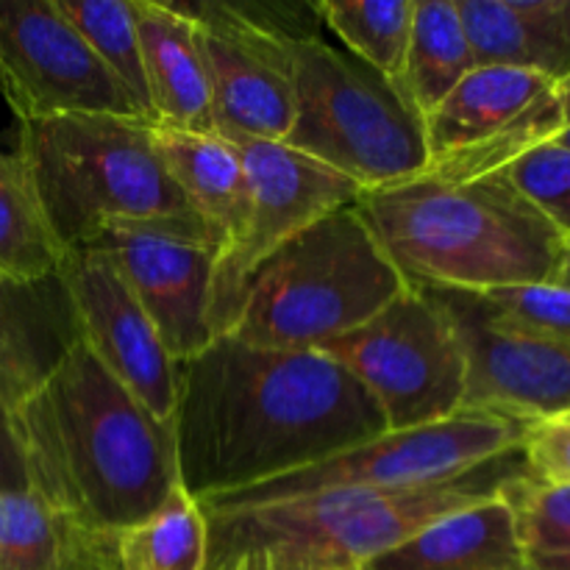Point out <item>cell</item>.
<instances>
[{
    "instance_id": "6da1fadb",
    "label": "cell",
    "mask_w": 570,
    "mask_h": 570,
    "mask_svg": "<svg viewBox=\"0 0 570 570\" xmlns=\"http://www.w3.org/2000/svg\"><path fill=\"white\" fill-rule=\"evenodd\" d=\"M178 479L198 501L259 488L387 432L382 410L321 351L212 340L178 362Z\"/></svg>"
},
{
    "instance_id": "7a4b0ae2",
    "label": "cell",
    "mask_w": 570,
    "mask_h": 570,
    "mask_svg": "<svg viewBox=\"0 0 570 570\" xmlns=\"http://www.w3.org/2000/svg\"><path fill=\"white\" fill-rule=\"evenodd\" d=\"M11 415L33 493L95 538L115 543L181 484L173 423L150 415L81 340Z\"/></svg>"
},
{
    "instance_id": "3957f363",
    "label": "cell",
    "mask_w": 570,
    "mask_h": 570,
    "mask_svg": "<svg viewBox=\"0 0 570 570\" xmlns=\"http://www.w3.org/2000/svg\"><path fill=\"white\" fill-rule=\"evenodd\" d=\"M373 237L410 284L495 293L554 282L566 243L504 173L412 181L356 200Z\"/></svg>"
},
{
    "instance_id": "277c9868",
    "label": "cell",
    "mask_w": 570,
    "mask_h": 570,
    "mask_svg": "<svg viewBox=\"0 0 570 570\" xmlns=\"http://www.w3.org/2000/svg\"><path fill=\"white\" fill-rule=\"evenodd\" d=\"M499 465V462H493ZM493 465L415 490H332L245 510L206 512V570H360L429 523L490 499Z\"/></svg>"
},
{
    "instance_id": "5b68a950",
    "label": "cell",
    "mask_w": 570,
    "mask_h": 570,
    "mask_svg": "<svg viewBox=\"0 0 570 570\" xmlns=\"http://www.w3.org/2000/svg\"><path fill=\"white\" fill-rule=\"evenodd\" d=\"M154 128L111 115L20 122L17 159L65 254L117 226L204 228L165 170Z\"/></svg>"
},
{
    "instance_id": "8992f818",
    "label": "cell",
    "mask_w": 570,
    "mask_h": 570,
    "mask_svg": "<svg viewBox=\"0 0 570 570\" xmlns=\"http://www.w3.org/2000/svg\"><path fill=\"white\" fill-rule=\"evenodd\" d=\"M406 287L362 212L348 204L256 267L228 337L256 348L317 351L371 321Z\"/></svg>"
},
{
    "instance_id": "52a82bcc",
    "label": "cell",
    "mask_w": 570,
    "mask_h": 570,
    "mask_svg": "<svg viewBox=\"0 0 570 570\" xmlns=\"http://www.w3.org/2000/svg\"><path fill=\"white\" fill-rule=\"evenodd\" d=\"M295 120L284 145L351 178L362 193L423 176L426 126L395 81L321 37H284Z\"/></svg>"
},
{
    "instance_id": "ba28073f",
    "label": "cell",
    "mask_w": 570,
    "mask_h": 570,
    "mask_svg": "<svg viewBox=\"0 0 570 570\" xmlns=\"http://www.w3.org/2000/svg\"><path fill=\"white\" fill-rule=\"evenodd\" d=\"M523 423L490 412L462 410L429 426L384 432L317 465L259 488L200 501L206 512L245 510L332 490H415L456 482L493 462L521 454Z\"/></svg>"
},
{
    "instance_id": "9c48e42d",
    "label": "cell",
    "mask_w": 570,
    "mask_h": 570,
    "mask_svg": "<svg viewBox=\"0 0 570 570\" xmlns=\"http://www.w3.org/2000/svg\"><path fill=\"white\" fill-rule=\"evenodd\" d=\"M317 351L367 390L387 432L429 426L465 410V354L451 323L417 284Z\"/></svg>"
},
{
    "instance_id": "30bf717a",
    "label": "cell",
    "mask_w": 570,
    "mask_h": 570,
    "mask_svg": "<svg viewBox=\"0 0 570 570\" xmlns=\"http://www.w3.org/2000/svg\"><path fill=\"white\" fill-rule=\"evenodd\" d=\"M423 176L468 181L501 173L566 128L557 83L538 72L476 67L423 120Z\"/></svg>"
},
{
    "instance_id": "8fae6325",
    "label": "cell",
    "mask_w": 570,
    "mask_h": 570,
    "mask_svg": "<svg viewBox=\"0 0 570 570\" xmlns=\"http://www.w3.org/2000/svg\"><path fill=\"white\" fill-rule=\"evenodd\" d=\"M423 287V284H417ZM465 354V410L534 426L570 415V345L504 321L484 295L423 287Z\"/></svg>"
},
{
    "instance_id": "7c38bea8",
    "label": "cell",
    "mask_w": 570,
    "mask_h": 570,
    "mask_svg": "<svg viewBox=\"0 0 570 570\" xmlns=\"http://www.w3.org/2000/svg\"><path fill=\"white\" fill-rule=\"evenodd\" d=\"M0 92L20 122L70 115L142 120L56 0H0Z\"/></svg>"
},
{
    "instance_id": "4fadbf2b",
    "label": "cell",
    "mask_w": 570,
    "mask_h": 570,
    "mask_svg": "<svg viewBox=\"0 0 570 570\" xmlns=\"http://www.w3.org/2000/svg\"><path fill=\"white\" fill-rule=\"evenodd\" d=\"M250 209L237 243L217 254L212 278V332L228 334L256 267L321 217L356 204L362 189L332 167L284 142H245Z\"/></svg>"
},
{
    "instance_id": "5bb4252c",
    "label": "cell",
    "mask_w": 570,
    "mask_h": 570,
    "mask_svg": "<svg viewBox=\"0 0 570 570\" xmlns=\"http://www.w3.org/2000/svg\"><path fill=\"white\" fill-rule=\"evenodd\" d=\"M87 248L100 250L139 301L176 362L206 351L212 332V278L220 248L204 228L117 226Z\"/></svg>"
},
{
    "instance_id": "9a60e30c",
    "label": "cell",
    "mask_w": 570,
    "mask_h": 570,
    "mask_svg": "<svg viewBox=\"0 0 570 570\" xmlns=\"http://www.w3.org/2000/svg\"><path fill=\"white\" fill-rule=\"evenodd\" d=\"M170 6L198 28L217 137L232 145L284 142L295 120L284 37L256 31L220 0Z\"/></svg>"
},
{
    "instance_id": "2e32d148",
    "label": "cell",
    "mask_w": 570,
    "mask_h": 570,
    "mask_svg": "<svg viewBox=\"0 0 570 570\" xmlns=\"http://www.w3.org/2000/svg\"><path fill=\"white\" fill-rule=\"evenodd\" d=\"M59 278L70 295L83 348L150 415L170 423L178 362L115 265L100 250L76 248L61 259Z\"/></svg>"
},
{
    "instance_id": "e0dca14e",
    "label": "cell",
    "mask_w": 570,
    "mask_h": 570,
    "mask_svg": "<svg viewBox=\"0 0 570 570\" xmlns=\"http://www.w3.org/2000/svg\"><path fill=\"white\" fill-rule=\"evenodd\" d=\"M78 343V323L59 273L37 282L0 276V401L31 399Z\"/></svg>"
},
{
    "instance_id": "ac0fdd59",
    "label": "cell",
    "mask_w": 570,
    "mask_h": 570,
    "mask_svg": "<svg viewBox=\"0 0 570 570\" xmlns=\"http://www.w3.org/2000/svg\"><path fill=\"white\" fill-rule=\"evenodd\" d=\"M476 67L570 76V0H456Z\"/></svg>"
},
{
    "instance_id": "d6986e66",
    "label": "cell",
    "mask_w": 570,
    "mask_h": 570,
    "mask_svg": "<svg viewBox=\"0 0 570 570\" xmlns=\"http://www.w3.org/2000/svg\"><path fill=\"white\" fill-rule=\"evenodd\" d=\"M142 70L156 126L215 134L198 28L161 0H134Z\"/></svg>"
},
{
    "instance_id": "ffe728a7",
    "label": "cell",
    "mask_w": 570,
    "mask_h": 570,
    "mask_svg": "<svg viewBox=\"0 0 570 570\" xmlns=\"http://www.w3.org/2000/svg\"><path fill=\"white\" fill-rule=\"evenodd\" d=\"M154 139L165 170L217 248L226 250L237 243L250 209L248 170L237 145L217 134L176 131L161 126L154 128Z\"/></svg>"
},
{
    "instance_id": "44dd1931",
    "label": "cell",
    "mask_w": 570,
    "mask_h": 570,
    "mask_svg": "<svg viewBox=\"0 0 570 570\" xmlns=\"http://www.w3.org/2000/svg\"><path fill=\"white\" fill-rule=\"evenodd\" d=\"M365 570H527V566L515 518L501 490H495L490 499L423 527L367 562Z\"/></svg>"
},
{
    "instance_id": "7402d4cb",
    "label": "cell",
    "mask_w": 570,
    "mask_h": 570,
    "mask_svg": "<svg viewBox=\"0 0 570 570\" xmlns=\"http://www.w3.org/2000/svg\"><path fill=\"white\" fill-rule=\"evenodd\" d=\"M0 570H115V549L33 490L0 493Z\"/></svg>"
},
{
    "instance_id": "603a6c76",
    "label": "cell",
    "mask_w": 570,
    "mask_h": 570,
    "mask_svg": "<svg viewBox=\"0 0 570 570\" xmlns=\"http://www.w3.org/2000/svg\"><path fill=\"white\" fill-rule=\"evenodd\" d=\"M471 70L476 61L456 0H415L404 67L395 78L406 104L426 120Z\"/></svg>"
},
{
    "instance_id": "cb8c5ba5",
    "label": "cell",
    "mask_w": 570,
    "mask_h": 570,
    "mask_svg": "<svg viewBox=\"0 0 570 570\" xmlns=\"http://www.w3.org/2000/svg\"><path fill=\"white\" fill-rule=\"evenodd\" d=\"M111 549L115 570H206L209 521L200 501L178 484L154 515L122 529Z\"/></svg>"
},
{
    "instance_id": "d4e9b609",
    "label": "cell",
    "mask_w": 570,
    "mask_h": 570,
    "mask_svg": "<svg viewBox=\"0 0 570 570\" xmlns=\"http://www.w3.org/2000/svg\"><path fill=\"white\" fill-rule=\"evenodd\" d=\"M65 250L50 234L26 167L0 150V276L37 282L59 273Z\"/></svg>"
},
{
    "instance_id": "484cf974",
    "label": "cell",
    "mask_w": 570,
    "mask_h": 570,
    "mask_svg": "<svg viewBox=\"0 0 570 570\" xmlns=\"http://www.w3.org/2000/svg\"><path fill=\"white\" fill-rule=\"evenodd\" d=\"M412 3L415 0H321L312 9L321 26L343 39L348 56L395 81L410 42Z\"/></svg>"
},
{
    "instance_id": "4316f807",
    "label": "cell",
    "mask_w": 570,
    "mask_h": 570,
    "mask_svg": "<svg viewBox=\"0 0 570 570\" xmlns=\"http://www.w3.org/2000/svg\"><path fill=\"white\" fill-rule=\"evenodd\" d=\"M499 490L515 518L527 570H570V484L543 482L523 468Z\"/></svg>"
},
{
    "instance_id": "83f0119b",
    "label": "cell",
    "mask_w": 570,
    "mask_h": 570,
    "mask_svg": "<svg viewBox=\"0 0 570 570\" xmlns=\"http://www.w3.org/2000/svg\"><path fill=\"white\" fill-rule=\"evenodd\" d=\"M100 65L120 81L142 120L156 126L142 70V45L134 0H56Z\"/></svg>"
},
{
    "instance_id": "f1b7e54d",
    "label": "cell",
    "mask_w": 570,
    "mask_h": 570,
    "mask_svg": "<svg viewBox=\"0 0 570 570\" xmlns=\"http://www.w3.org/2000/svg\"><path fill=\"white\" fill-rule=\"evenodd\" d=\"M501 173L570 248V150L549 139L518 156Z\"/></svg>"
},
{
    "instance_id": "f546056e",
    "label": "cell",
    "mask_w": 570,
    "mask_h": 570,
    "mask_svg": "<svg viewBox=\"0 0 570 570\" xmlns=\"http://www.w3.org/2000/svg\"><path fill=\"white\" fill-rule=\"evenodd\" d=\"M495 312L504 321L523 328L560 340L570 345V289L560 284H532V287H512L484 293Z\"/></svg>"
},
{
    "instance_id": "4dcf8cb0",
    "label": "cell",
    "mask_w": 570,
    "mask_h": 570,
    "mask_svg": "<svg viewBox=\"0 0 570 570\" xmlns=\"http://www.w3.org/2000/svg\"><path fill=\"white\" fill-rule=\"evenodd\" d=\"M521 456L529 476L570 484V415L529 426Z\"/></svg>"
},
{
    "instance_id": "1f68e13d",
    "label": "cell",
    "mask_w": 570,
    "mask_h": 570,
    "mask_svg": "<svg viewBox=\"0 0 570 570\" xmlns=\"http://www.w3.org/2000/svg\"><path fill=\"white\" fill-rule=\"evenodd\" d=\"M28 484L26 456H22L20 438L14 429V415L0 401V493H26Z\"/></svg>"
},
{
    "instance_id": "d6a6232c",
    "label": "cell",
    "mask_w": 570,
    "mask_h": 570,
    "mask_svg": "<svg viewBox=\"0 0 570 570\" xmlns=\"http://www.w3.org/2000/svg\"><path fill=\"white\" fill-rule=\"evenodd\" d=\"M557 95H560V109H562V122H566V128L570 126V76L566 81L557 83Z\"/></svg>"
},
{
    "instance_id": "836d02e7",
    "label": "cell",
    "mask_w": 570,
    "mask_h": 570,
    "mask_svg": "<svg viewBox=\"0 0 570 570\" xmlns=\"http://www.w3.org/2000/svg\"><path fill=\"white\" fill-rule=\"evenodd\" d=\"M551 284H560V287H568L570 289V248L566 250V256H562L560 271H557L554 282H551Z\"/></svg>"
},
{
    "instance_id": "e575fe53",
    "label": "cell",
    "mask_w": 570,
    "mask_h": 570,
    "mask_svg": "<svg viewBox=\"0 0 570 570\" xmlns=\"http://www.w3.org/2000/svg\"><path fill=\"white\" fill-rule=\"evenodd\" d=\"M551 142H557V145H562V148H568L570 150V126L568 128H562L560 134H557L554 139H551Z\"/></svg>"
},
{
    "instance_id": "d590c367",
    "label": "cell",
    "mask_w": 570,
    "mask_h": 570,
    "mask_svg": "<svg viewBox=\"0 0 570 570\" xmlns=\"http://www.w3.org/2000/svg\"><path fill=\"white\" fill-rule=\"evenodd\" d=\"M360 570H365V568H360Z\"/></svg>"
}]
</instances>
